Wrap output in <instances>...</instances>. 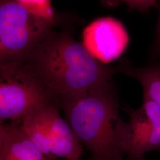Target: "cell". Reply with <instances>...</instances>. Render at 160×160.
Instances as JSON below:
<instances>
[{"label": "cell", "instance_id": "1", "mask_svg": "<svg viewBox=\"0 0 160 160\" xmlns=\"http://www.w3.org/2000/svg\"><path fill=\"white\" fill-rule=\"evenodd\" d=\"M22 65L62 101L68 97L113 86L118 66L111 67L92 57L67 31L54 30Z\"/></svg>", "mask_w": 160, "mask_h": 160}, {"label": "cell", "instance_id": "2", "mask_svg": "<svg viewBox=\"0 0 160 160\" xmlns=\"http://www.w3.org/2000/svg\"><path fill=\"white\" fill-rule=\"evenodd\" d=\"M65 119L94 160H125L123 131L114 86L86 92L61 102Z\"/></svg>", "mask_w": 160, "mask_h": 160}, {"label": "cell", "instance_id": "3", "mask_svg": "<svg viewBox=\"0 0 160 160\" xmlns=\"http://www.w3.org/2000/svg\"><path fill=\"white\" fill-rule=\"evenodd\" d=\"M57 24L30 14L17 0H0V64L23 62Z\"/></svg>", "mask_w": 160, "mask_h": 160}, {"label": "cell", "instance_id": "4", "mask_svg": "<svg viewBox=\"0 0 160 160\" xmlns=\"http://www.w3.org/2000/svg\"><path fill=\"white\" fill-rule=\"evenodd\" d=\"M59 101L20 63L0 64V123H16L36 110Z\"/></svg>", "mask_w": 160, "mask_h": 160}, {"label": "cell", "instance_id": "5", "mask_svg": "<svg viewBox=\"0 0 160 160\" xmlns=\"http://www.w3.org/2000/svg\"><path fill=\"white\" fill-rule=\"evenodd\" d=\"M129 116L123 131V148L127 160H134L160 149V107L143 97L140 108H125Z\"/></svg>", "mask_w": 160, "mask_h": 160}, {"label": "cell", "instance_id": "6", "mask_svg": "<svg viewBox=\"0 0 160 160\" xmlns=\"http://www.w3.org/2000/svg\"><path fill=\"white\" fill-rule=\"evenodd\" d=\"M129 42V36L125 26L113 17L93 21L82 33V45L92 57L104 64L120 57Z\"/></svg>", "mask_w": 160, "mask_h": 160}, {"label": "cell", "instance_id": "7", "mask_svg": "<svg viewBox=\"0 0 160 160\" xmlns=\"http://www.w3.org/2000/svg\"><path fill=\"white\" fill-rule=\"evenodd\" d=\"M0 160H50L17 123L0 125Z\"/></svg>", "mask_w": 160, "mask_h": 160}, {"label": "cell", "instance_id": "8", "mask_svg": "<svg viewBox=\"0 0 160 160\" xmlns=\"http://www.w3.org/2000/svg\"><path fill=\"white\" fill-rule=\"evenodd\" d=\"M59 110V109H57L54 111L51 123V158L80 159L83 152V146L68 122L61 116Z\"/></svg>", "mask_w": 160, "mask_h": 160}, {"label": "cell", "instance_id": "9", "mask_svg": "<svg viewBox=\"0 0 160 160\" xmlns=\"http://www.w3.org/2000/svg\"><path fill=\"white\" fill-rule=\"evenodd\" d=\"M56 106H47L27 114L18 122L38 148L52 159L50 147V128ZM13 123V122H12Z\"/></svg>", "mask_w": 160, "mask_h": 160}, {"label": "cell", "instance_id": "10", "mask_svg": "<svg viewBox=\"0 0 160 160\" xmlns=\"http://www.w3.org/2000/svg\"><path fill=\"white\" fill-rule=\"evenodd\" d=\"M119 72L135 78L143 88V97L148 98L160 107V63L144 67H135L123 59L118 64Z\"/></svg>", "mask_w": 160, "mask_h": 160}, {"label": "cell", "instance_id": "11", "mask_svg": "<svg viewBox=\"0 0 160 160\" xmlns=\"http://www.w3.org/2000/svg\"><path fill=\"white\" fill-rule=\"evenodd\" d=\"M30 14L48 20H56L51 0H17Z\"/></svg>", "mask_w": 160, "mask_h": 160}, {"label": "cell", "instance_id": "12", "mask_svg": "<svg viewBox=\"0 0 160 160\" xmlns=\"http://www.w3.org/2000/svg\"><path fill=\"white\" fill-rule=\"evenodd\" d=\"M159 0H100L104 6L113 7L125 3L131 10L147 12L151 8L157 6Z\"/></svg>", "mask_w": 160, "mask_h": 160}, {"label": "cell", "instance_id": "13", "mask_svg": "<svg viewBox=\"0 0 160 160\" xmlns=\"http://www.w3.org/2000/svg\"><path fill=\"white\" fill-rule=\"evenodd\" d=\"M158 2H160V0L158 1ZM152 53L155 57L160 58V8L159 17H158V20L157 23V29H156Z\"/></svg>", "mask_w": 160, "mask_h": 160}, {"label": "cell", "instance_id": "14", "mask_svg": "<svg viewBox=\"0 0 160 160\" xmlns=\"http://www.w3.org/2000/svg\"><path fill=\"white\" fill-rule=\"evenodd\" d=\"M126 160H127V159H126ZM145 160V158H144V156H143V157H140V158H138V159H136V160Z\"/></svg>", "mask_w": 160, "mask_h": 160}, {"label": "cell", "instance_id": "15", "mask_svg": "<svg viewBox=\"0 0 160 160\" xmlns=\"http://www.w3.org/2000/svg\"><path fill=\"white\" fill-rule=\"evenodd\" d=\"M50 160H57V159H50ZM81 160V159H75V160ZM91 160H94L93 159H92Z\"/></svg>", "mask_w": 160, "mask_h": 160}]
</instances>
